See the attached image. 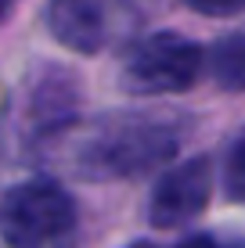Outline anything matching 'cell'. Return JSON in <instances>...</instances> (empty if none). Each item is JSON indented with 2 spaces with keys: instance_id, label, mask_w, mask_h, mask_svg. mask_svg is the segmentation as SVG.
<instances>
[{
  "instance_id": "8992f818",
  "label": "cell",
  "mask_w": 245,
  "mask_h": 248,
  "mask_svg": "<svg viewBox=\"0 0 245 248\" xmlns=\"http://www.w3.org/2000/svg\"><path fill=\"white\" fill-rule=\"evenodd\" d=\"M209 68L220 90L245 93V36H224L209 50Z\"/></svg>"
},
{
  "instance_id": "30bf717a",
  "label": "cell",
  "mask_w": 245,
  "mask_h": 248,
  "mask_svg": "<svg viewBox=\"0 0 245 248\" xmlns=\"http://www.w3.org/2000/svg\"><path fill=\"white\" fill-rule=\"evenodd\" d=\"M126 248H159V245H151V241H133V245H126Z\"/></svg>"
},
{
  "instance_id": "5b68a950",
  "label": "cell",
  "mask_w": 245,
  "mask_h": 248,
  "mask_svg": "<svg viewBox=\"0 0 245 248\" xmlns=\"http://www.w3.org/2000/svg\"><path fill=\"white\" fill-rule=\"evenodd\" d=\"M173 151V137L155 126H130L126 133H112L94 140L87 151V166H98L94 176H126L148 169L155 158Z\"/></svg>"
},
{
  "instance_id": "7a4b0ae2",
  "label": "cell",
  "mask_w": 245,
  "mask_h": 248,
  "mask_svg": "<svg viewBox=\"0 0 245 248\" xmlns=\"http://www.w3.org/2000/svg\"><path fill=\"white\" fill-rule=\"evenodd\" d=\"M202 72V47L177 32H151L130 47L123 62V90L137 97L184 93Z\"/></svg>"
},
{
  "instance_id": "8fae6325",
  "label": "cell",
  "mask_w": 245,
  "mask_h": 248,
  "mask_svg": "<svg viewBox=\"0 0 245 248\" xmlns=\"http://www.w3.org/2000/svg\"><path fill=\"white\" fill-rule=\"evenodd\" d=\"M4 15H7V0H0V22H4Z\"/></svg>"
},
{
  "instance_id": "9c48e42d",
  "label": "cell",
  "mask_w": 245,
  "mask_h": 248,
  "mask_svg": "<svg viewBox=\"0 0 245 248\" xmlns=\"http://www.w3.org/2000/svg\"><path fill=\"white\" fill-rule=\"evenodd\" d=\"M177 248H224V245L216 241L213 234H191V237H184Z\"/></svg>"
},
{
  "instance_id": "277c9868",
  "label": "cell",
  "mask_w": 245,
  "mask_h": 248,
  "mask_svg": "<svg viewBox=\"0 0 245 248\" xmlns=\"http://www.w3.org/2000/svg\"><path fill=\"white\" fill-rule=\"evenodd\" d=\"M213 198V166L209 158H188L159 176L148 198V223L159 230L184 227L206 212Z\"/></svg>"
},
{
  "instance_id": "6da1fadb",
  "label": "cell",
  "mask_w": 245,
  "mask_h": 248,
  "mask_svg": "<svg viewBox=\"0 0 245 248\" xmlns=\"http://www.w3.org/2000/svg\"><path fill=\"white\" fill-rule=\"evenodd\" d=\"M76 223V205L54 180H25L0 198V237L7 248H47Z\"/></svg>"
},
{
  "instance_id": "3957f363",
  "label": "cell",
  "mask_w": 245,
  "mask_h": 248,
  "mask_svg": "<svg viewBox=\"0 0 245 248\" xmlns=\"http://www.w3.org/2000/svg\"><path fill=\"white\" fill-rule=\"evenodd\" d=\"M126 18H130L126 0H47L44 11L50 36L76 54L105 50Z\"/></svg>"
},
{
  "instance_id": "52a82bcc",
  "label": "cell",
  "mask_w": 245,
  "mask_h": 248,
  "mask_svg": "<svg viewBox=\"0 0 245 248\" xmlns=\"http://www.w3.org/2000/svg\"><path fill=\"white\" fill-rule=\"evenodd\" d=\"M220 184H224L227 202L245 205V130H242L238 137H234V144L227 148V155H224Z\"/></svg>"
},
{
  "instance_id": "ba28073f",
  "label": "cell",
  "mask_w": 245,
  "mask_h": 248,
  "mask_svg": "<svg viewBox=\"0 0 245 248\" xmlns=\"http://www.w3.org/2000/svg\"><path fill=\"white\" fill-rule=\"evenodd\" d=\"M191 11L206 15V18H227V15L245 11V0H184Z\"/></svg>"
}]
</instances>
